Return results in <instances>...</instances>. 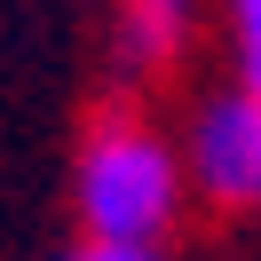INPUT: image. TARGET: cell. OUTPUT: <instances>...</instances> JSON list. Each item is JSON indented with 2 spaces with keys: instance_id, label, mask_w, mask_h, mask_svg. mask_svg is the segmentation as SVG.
<instances>
[{
  "instance_id": "obj_1",
  "label": "cell",
  "mask_w": 261,
  "mask_h": 261,
  "mask_svg": "<svg viewBox=\"0 0 261 261\" xmlns=\"http://www.w3.org/2000/svg\"><path fill=\"white\" fill-rule=\"evenodd\" d=\"M71 206L87 245H159L182 214V150L143 111L111 103L87 119L80 166H71Z\"/></svg>"
},
{
  "instance_id": "obj_2",
  "label": "cell",
  "mask_w": 261,
  "mask_h": 261,
  "mask_svg": "<svg viewBox=\"0 0 261 261\" xmlns=\"http://www.w3.org/2000/svg\"><path fill=\"white\" fill-rule=\"evenodd\" d=\"M182 174L214 198V206H261V95L229 87L206 95L182 143Z\"/></svg>"
},
{
  "instance_id": "obj_3",
  "label": "cell",
  "mask_w": 261,
  "mask_h": 261,
  "mask_svg": "<svg viewBox=\"0 0 261 261\" xmlns=\"http://www.w3.org/2000/svg\"><path fill=\"white\" fill-rule=\"evenodd\" d=\"M198 0H119L111 8V48L127 71H166L182 48H190Z\"/></svg>"
},
{
  "instance_id": "obj_4",
  "label": "cell",
  "mask_w": 261,
  "mask_h": 261,
  "mask_svg": "<svg viewBox=\"0 0 261 261\" xmlns=\"http://www.w3.org/2000/svg\"><path fill=\"white\" fill-rule=\"evenodd\" d=\"M229 32H238V71H245V95H261V0H229Z\"/></svg>"
},
{
  "instance_id": "obj_5",
  "label": "cell",
  "mask_w": 261,
  "mask_h": 261,
  "mask_svg": "<svg viewBox=\"0 0 261 261\" xmlns=\"http://www.w3.org/2000/svg\"><path fill=\"white\" fill-rule=\"evenodd\" d=\"M80 261H159V253H150V245H87Z\"/></svg>"
}]
</instances>
